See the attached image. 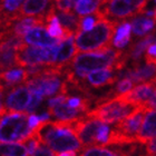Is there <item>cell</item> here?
<instances>
[{"label":"cell","mask_w":156,"mask_h":156,"mask_svg":"<svg viewBox=\"0 0 156 156\" xmlns=\"http://www.w3.org/2000/svg\"><path fill=\"white\" fill-rule=\"evenodd\" d=\"M147 1H133V0H112V1H103L98 12L104 18L113 20L126 19L137 15L145 13V8Z\"/></svg>","instance_id":"5b68a950"},{"label":"cell","mask_w":156,"mask_h":156,"mask_svg":"<svg viewBox=\"0 0 156 156\" xmlns=\"http://www.w3.org/2000/svg\"><path fill=\"white\" fill-rule=\"evenodd\" d=\"M28 79H29L28 73L26 69L23 68H13L0 73V81H3L7 88L9 86H16L20 83H26Z\"/></svg>","instance_id":"2e32d148"},{"label":"cell","mask_w":156,"mask_h":156,"mask_svg":"<svg viewBox=\"0 0 156 156\" xmlns=\"http://www.w3.org/2000/svg\"><path fill=\"white\" fill-rule=\"evenodd\" d=\"M128 59V52L109 48L104 51L79 52L70 62V67L77 72L86 73L87 75L101 69H113L118 72L125 68Z\"/></svg>","instance_id":"6da1fadb"},{"label":"cell","mask_w":156,"mask_h":156,"mask_svg":"<svg viewBox=\"0 0 156 156\" xmlns=\"http://www.w3.org/2000/svg\"><path fill=\"white\" fill-rule=\"evenodd\" d=\"M145 62H146V64L156 65V42L152 44L147 48L146 52H145Z\"/></svg>","instance_id":"484cf974"},{"label":"cell","mask_w":156,"mask_h":156,"mask_svg":"<svg viewBox=\"0 0 156 156\" xmlns=\"http://www.w3.org/2000/svg\"><path fill=\"white\" fill-rule=\"evenodd\" d=\"M119 79V75L114 74L113 69H101L88 74L86 80L91 87L101 88L107 85H114Z\"/></svg>","instance_id":"4fadbf2b"},{"label":"cell","mask_w":156,"mask_h":156,"mask_svg":"<svg viewBox=\"0 0 156 156\" xmlns=\"http://www.w3.org/2000/svg\"><path fill=\"white\" fill-rule=\"evenodd\" d=\"M0 156H29V153L23 143L0 142Z\"/></svg>","instance_id":"7402d4cb"},{"label":"cell","mask_w":156,"mask_h":156,"mask_svg":"<svg viewBox=\"0 0 156 156\" xmlns=\"http://www.w3.org/2000/svg\"><path fill=\"white\" fill-rule=\"evenodd\" d=\"M147 107L148 108H152V109H156V93L154 94L153 98L151 99V101L147 104Z\"/></svg>","instance_id":"1f68e13d"},{"label":"cell","mask_w":156,"mask_h":156,"mask_svg":"<svg viewBox=\"0 0 156 156\" xmlns=\"http://www.w3.org/2000/svg\"><path fill=\"white\" fill-rule=\"evenodd\" d=\"M28 113L9 112L0 117V142L1 143H23L31 135L28 126Z\"/></svg>","instance_id":"3957f363"},{"label":"cell","mask_w":156,"mask_h":156,"mask_svg":"<svg viewBox=\"0 0 156 156\" xmlns=\"http://www.w3.org/2000/svg\"><path fill=\"white\" fill-rule=\"evenodd\" d=\"M154 38H155L154 33L148 34V35L144 37L142 40H140V41L136 42V44H134V45L130 47L129 50L127 51L129 58L133 59L134 62H135V65H137V64L140 62V58H142L144 54L146 52L147 48L153 44V41L155 40Z\"/></svg>","instance_id":"e0dca14e"},{"label":"cell","mask_w":156,"mask_h":156,"mask_svg":"<svg viewBox=\"0 0 156 156\" xmlns=\"http://www.w3.org/2000/svg\"><path fill=\"white\" fill-rule=\"evenodd\" d=\"M48 113L50 114V116H54L57 118V120H62V122H68V120L76 119L81 117L80 114H83L79 109H74L70 108L66 104H62L60 106H57L55 108L48 109Z\"/></svg>","instance_id":"ffe728a7"},{"label":"cell","mask_w":156,"mask_h":156,"mask_svg":"<svg viewBox=\"0 0 156 156\" xmlns=\"http://www.w3.org/2000/svg\"><path fill=\"white\" fill-rule=\"evenodd\" d=\"M155 42H156V39H155Z\"/></svg>","instance_id":"e575fe53"},{"label":"cell","mask_w":156,"mask_h":156,"mask_svg":"<svg viewBox=\"0 0 156 156\" xmlns=\"http://www.w3.org/2000/svg\"><path fill=\"white\" fill-rule=\"evenodd\" d=\"M31 156H55V154H54L52 151L49 150L47 146L40 145V147H39L38 150H37Z\"/></svg>","instance_id":"f546056e"},{"label":"cell","mask_w":156,"mask_h":156,"mask_svg":"<svg viewBox=\"0 0 156 156\" xmlns=\"http://www.w3.org/2000/svg\"><path fill=\"white\" fill-rule=\"evenodd\" d=\"M68 96L67 95H57L56 97L49 99L48 101V109H51V108H55L57 106H60L62 104H66L67 101H68Z\"/></svg>","instance_id":"4316f807"},{"label":"cell","mask_w":156,"mask_h":156,"mask_svg":"<svg viewBox=\"0 0 156 156\" xmlns=\"http://www.w3.org/2000/svg\"><path fill=\"white\" fill-rule=\"evenodd\" d=\"M31 99V91L26 85L13 87L7 95L5 101V108L12 113L26 112Z\"/></svg>","instance_id":"ba28073f"},{"label":"cell","mask_w":156,"mask_h":156,"mask_svg":"<svg viewBox=\"0 0 156 156\" xmlns=\"http://www.w3.org/2000/svg\"><path fill=\"white\" fill-rule=\"evenodd\" d=\"M101 3L103 1H97V0H77L75 1L74 9L79 17L89 16L101 8Z\"/></svg>","instance_id":"44dd1931"},{"label":"cell","mask_w":156,"mask_h":156,"mask_svg":"<svg viewBox=\"0 0 156 156\" xmlns=\"http://www.w3.org/2000/svg\"><path fill=\"white\" fill-rule=\"evenodd\" d=\"M145 152L147 156H156V137L145 145Z\"/></svg>","instance_id":"f1b7e54d"},{"label":"cell","mask_w":156,"mask_h":156,"mask_svg":"<svg viewBox=\"0 0 156 156\" xmlns=\"http://www.w3.org/2000/svg\"><path fill=\"white\" fill-rule=\"evenodd\" d=\"M57 46L51 48H38L26 45L17 52V66L31 67V66H56Z\"/></svg>","instance_id":"8992f818"},{"label":"cell","mask_w":156,"mask_h":156,"mask_svg":"<svg viewBox=\"0 0 156 156\" xmlns=\"http://www.w3.org/2000/svg\"><path fill=\"white\" fill-rule=\"evenodd\" d=\"M56 156H78L77 152H73V151H69V152H64V153H59Z\"/></svg>","instance_id":"d6a6232c"},{"label":"cell","mask_w":156,"mask_h":156,"mask_svg":"<svg viewBox=\"0 0 156 156\" xmlns=\"http://www.w3.org/2000/svg\"><path fill=\"white\" fill-rule=\"evenodd\" d=\"M75 1H55V7L57 11L60 12H72V9L74 8Z\"/></svg>","instance_id":"d4e9b609"},{"label":"cell","mask_w":156,"mask_h":156,"mask_svg":"<svg viewBox=\"0 0 156 156\" xmlns=\"http://www.w3.org/2000/svg\"><path fill=\"white\" fill-rule=\"evenodd\" d=\"M119 21L104 18L96 23L89 31H80L75 36V44L78 50L87 52L104 51L112 48L113 39Z\"/></svg>","instance_id":"7a4b0ae2"},{"label":"cell","mask_w":156,"mask_h":156,"mask_svg":"<svg viewBox=\"0 0 156 156\" xmlns=\"http://www.w3.org/2000/svg\"><path fill=\"white\" fill-rule=\"evenodd\" d=\"M156 137V109L148 108L144 116L143 124L136 137L137 144L146 145L150 140Z\"/></svg>","instance_id":"7c38bea8"},{"label":"cell","mask_w":156,"mask_h":156,"mask_svg":"<svg viewBox=\"0 0 156 156\" xmlns=\"http://www.w3.org/2000/svg\"><path fill=\"white\" fill-rule=\"evenodd\" d=\"M155 3H156V2H155ZM153 19L156 21V8H155V9H154V17H153Z\"/></svg>","instance_id":"836d02e7"},{"label":"cell","mask_w":156,"mask_h":156,"mask_svg":"<svg viewBox=\"0 0 156 156\" xmlns=\"http://www.w3.org/2000/svg\"><path fill=\"white\" fill-rule=\"evenodd\" d=\"M23 40L28 45H31L33 47H40V48H51L60 44V40L52 38L45 27H37L29 30L23 36Z\"/></svg>","instance_id":"30bf717a"},{"label":"cell","mask_w":156,"mask_h":156,"mask_svg":"<svg viewBox=\"0 0 156 156\" xmlns=\"http://www.w3.org/2000/svg\"><path fill=\"white\" fill-rule=\"evenodd\" d=\"M77 54L78 49L75 44V37H69V38L64 39L57 46L55 67H58L60 69H65Z\"/></svg>","instance_id":"8fae6325"},{"label":"cell","mask_w":156,"mask_h":156,"mask_svg":"<svg viewBox=\"0 0 156 156\" xmlns=\"http://www.w3.org/2000/svg\"><path fill=\"white\" fill-rule=\"evenodd\" d=\"M140 107V106H136L132 103H127L115 97L113 99L98 104L96 108L88 112L86 117L95 118L108 125V124L118 123L124 118L130 116Z\"/></svg>","instance_id":"277c9868"},{"label":"cell","mask_w":156,"mask_h":156,"mask_svg":"<svg viewBox=\"0 0 156 156\" xmlns=\"http://www.w3.org/2000/svg\"><path fill=\"white\" fill-rule=\"evenodd\" d=\"M104 123L95 118H88L86 115H83L81 117L77 118L74 125L77 137H79V140L83 146H96V137L101 126Z\"/></svg>","instance_id":"52a82bcc"},{"label":"cell","mask_w":156,"mask_h":156,"mask_svg":"<svg viewBox=\"0 0 156 156\" xmlns=\"http://www.w3.org/2000/svg\"><path fill=\"white\" fill-rule=\"evenodd\" d=\"M130 34H132V23L128 21H123L117 27L113 39V46L120 50L122 48L126 47L130 41Z\"/></svg>","instance_id":"d6986e66"},{"label":"cell","mask_w":156,"mask_h":156,"mask_svg":"<svg viewBox=\"0 0 156 156\" xmlns=\"http://www.w3.org/2000/svg\"><path fill=\"white\" fill-rule=\"evenodd\" d=\"M40 124H41V120H40L38 115H36V114L29 115V118H28V126H29L30 129L31 130L37 129Z\"/></svg>","instance_id":"83f0119b"},{"label":"cell","mask_w":156,"mask_h":156,"mask_svg":"<svg viewBox=\"0 0 156 156\" xmlns=\"http://www.w3.org/2000/svg\"><path fill=\"white\" fill-rule=\"evenodd\" d=\"M130 23H132V31L134 33V35L137 37H143L147 36V34L153 31L155 28L156 21L153 18L142 16L134 18Z\"/></svg>","instance_id":"ac0fdd59"},{"label":"cell","mask_w":156,"mask_h":156,"mask_svg":"<svg viewBox=\"0 0 156 156\" xmlns=\"http://www.w3.org/2000/svg\"><path fill=\"white\" fill-rule=\"evenodd\" d=\"M147 109H148L147 106H140L130 116L126 117L123 120L115 124L114 128L116 130H118L119 133L123 134V135H125V136L136 140V137L138 135V133H140V127H142V124H143L144 120V116L146 114Z\"/></svg>","instance_id":"9c48e42d"},{"label":"cell","mask_w":156,"mask_h":156,"mask_svg":"<svg viewBox=\"0 0 156 156\" xmlns=\"http://www.w3.org/2000/svg\"><path fill=\"white\" fill-rule=\"evenodd\" d=\"M44 101V96L38 93H31V99H30V103L28 105V108H27L26 113L28 114H31L33 112H35L38 108V106L42 103Z\"/></svg>","instance_id":"cb8c5ba5"},{"label":"cell","mask_w":156,"mask_h":156,"mask_svg":"<svg viewBox=\"0 0 156 156\" xmlns=\"http://www.w3.org/2000/svg\"><path fill=\"white\" fill-rule=\"evenodd\" d=\"M44 26H46L45 15H41V16H37V17H26V18H23L19 21H17L10 28V30L12 31L13 35L23 38V36L29 30L34 29V28H37V27H44Z\"/></svg>","instance_id":"5bb4252c"},{"label":"cell","mask_w":156,"mask_h":156,"mask_svg":"<svg viewBox=\"0 0 156 156\" xmlns=\"http://www.w3.org/2000/svg\"><path fill=\"white\" fill-rule=\"evenodd\" d=\"M52 1L47 0H27L23 1L19 15L21 18L41 16L42 12H47Z\"/></svg>","instance_id":"9a60e30c"},{"label":"cell","mask_w":156,"mask_h":156,"mask_svg":"<svg viewBox=\"0 0 156 156\" xmlns=\"http://www.w3.org/2000/svg\"><path fill=\"white\" fill-rule=\"evenodd\" d=\"M6 86L5 85H1L0 84V117H2L5 114L8 113L6 108H5V105L2 104V98H3V95H5V90H6Z\"/></svg>","instance_id":"4dcf8cb0"},{"label":"cell","mask_w":156,"mask_h":156,"mask_svg":"<svg viewBox=\"0 0 156 156\" xmlns=\"http://www.w3.org/2000/svg\"><path fill=\"white\" fill-rule=\"evenodd\" d=\"M112 151L101 146L86 147L83 150L80 156H111Z\"/></svg>","instance_id":"603a6c76"}]
</instances>
